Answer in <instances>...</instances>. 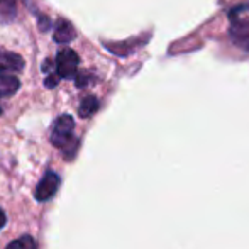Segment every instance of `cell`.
Returning <instances> with one entry per match:
<instances>
[{
	"mask_svg": "<svg viewBox=\"0 0 249 249\" xmlns=\"http://www.w3.org/2000/svg\"><path fill=\"white\" fill-rule=\"evenodd\" d=\"M58 83H59V76L56 75V71L48 73L46 78H44V87H46L48 90L56 89V87H58Z\"/></svg>",
	"mask_w": 249,
	"mask_h": 249,
	"instance_id": "5bb4252c",
	"label": "cell"
},
{
	"mask_svg": "<svg viewBox=\"0 0 249 249\" xmlns=\"http://www.w3.org/2000/svg\"><path fill=\"white\" fill-rule=\"evenodd\" d=\"M36 17H37V27H39V31L41 33H48L53 27V20L46 14H37Z\"/></svg>",
	"mask_w": 249,
	"mask_h": 249,
	"instance_id": "4fadbf2b",
	"label": "cell"
},
{
	"mask_svg": "<svg viewBox=\"0 0 249 249\" xmlns=\"http://www.w3.org/2000/svg\"><path fill=\"white\" fill-rule=\"evenodd\" d=\"M231 20H232L231 37H232L237 46L249 51V19H244L243 16H237V14L231 12Z\"/></svg>",
	"mask_w": 249,
	"mask_h": 249,
	"instance_id": "277c9868",
	"label": "cell"
},
{
	"mask_svg": "<svg viewBox=\"0 0 249 249\" xmlns=\"http://www.w3.org/2000/svg\"><path fill=\"white\" fill-rule=\"evenodd\" d=\"M0 114H2V108H0Z\"/></svg>",
	"mask_w": 249,
	"mask_h": 249,
	"instance_id": "e0dca14e",
	"label": "cell"
},
{
	"mask_svg": "<svg viewBox=\"0 0 249 249\" xmlns=\"http://www.w3.org/2000/svg\"><path fill=\"white\" fill-rule=\"evenodd\" d=\"M5 224H7V215H5V212L0 209V229H3V227H5Z\"/></svg>",
	"mask_w": 249,
	"mask_h": 249,
	"instance_id": "2e32d148",
	"label": "cell"
},
{
	"mask_svg": "<svg viewBox=\"0 0 249 249\" xmlns=\"http://www.w3.org/2000/svg\"><path fill=\"white\" fill-rule=\"evenodd\" d=\"M149 36H146L144 39L142 37H134V39H129V41H122V43H114V44H108V43H104V48L108 51H112L114 54L121 56V58H125V56H129L131 53H134L138 50L139 46H142V44H146L144 41L148 39Z\"/></svg>",
	"mask_w": 249,
	"mask_h": 249,
	"instance_id": "52a82bcc",
	"label": "cell"
},
{
	"mask_svg": "<svg viewBox=\"0 0 249 249\" xmlns=\"http://www.w3.org/2000/svg\"><path fill=\"white\" fill-rule=\"evenodd\" d=\"M54 61V71L59 76V80H70L76 75L80 66V56L71 48H63L58 51Z\"/></svg>",
	"mask_w": 249,
	"mask_h": 249,
	"instance_id": "7a4b0ae2",
	"label": "cell"
},
{
	"mask_svg": "<svg viewBox=\"0 0 249 249\" xmlns=\"http://www.w3.org/2000/svg\"><path fill=\"white\" fill-rule=\"evenodd\" d=\"M26 66V61L20 54L0 48V73L2 75H16Z\"/></svg>",
	"mask_w": 249,
	"mask_h": 249,
	"instance_id": "5b68a950",
	"label": "cell"
},
{
	"mask_svg": "<svg viewBox=\"0 0 249 249\" xmlns=\"http://www.w3.org/2000/svg\"><path fill=\"white\" fill-rule=\"evenodd\" d=\"M100 108V102L95 95H87L78 105V115L82 119H90Z\"/></svg>",
	"mask_w": 249,
	"mask_h": 249,
	"instance_id": "30bf717a",
	"label": "cell"
},
{
	"mask_svg": "<svg viewBox=\"0 0 249 249\" xmlns=\"http://www.w3.org/2000/svg\"><path fill=\"white\" fill-rule=\"evenodd\" d=\"M17 2L19 0H0V24H12L17 17ZM29 3L27 0H24Z\"/></svg>",
	"mask_w": 249,
	"mask_h": 249,
	"instance_id": "9c48e42d",
	"label": "cell"
},
{
	"mask_svg": "<svg viewBox=\"0 0 249 249\" xmlns=\"http://www.w3.org/2000/svg\"><path fill=\"white\" fill-rule=\"evenodd\" d=\"M76 39V29L70 20L58 19L54 24V33H53V41L56 44H70Z\"/></svg>",
	"mask_w": 249,
	"mask_h": 249,
	"instance_id": "8992f818",
	"label": "cell"
},
{
	"mask_svg": "<svg viewBox=\"0 0 249 249\" xmlns=\"http://www.w3.org/2000/svg\"><path fill=\"white\" fill-rule=\"evenodd\" d=\"M51 144L65 154L66 160H73L80 148V139L75 136V119L63 114L56 119L51 131Z\"/></svg>",
	"mask_w": 249,
	"mask_h": 249,
	"instance_id": "6da1fadb",
	"label": "cell"
},
{
	"mask_svg": "<svg viewBox=\"0 0 249 249\" xmlns=\"http://www.w3.org/2000/svg\"><path fill=\"white\" fill-rule=\"evenodd\" d=\"M73 78H75L76 89H85V87L93 85V82H95V75L92 71H76Z\"/></svg>",
	"mask_w": 249,
	"mask_h": 249,
	"instance_id": "8fae6325",
	"label": "cell"
},
{
	"mask_svg": "<svg viewBox=\"0 0 249 249\" xmlns=\"http://www.w3.org/2000/svg\"><path fill=\"white\" fill-rule=\"evenodd\" d=\"M41 71L44 73V75H48V73H51V71H54V61L53 59H44L43 61V65H41Z\"/></svg>",
	"mask_w": 249,
	"mask_h": 249,
	"instance_id": "9a60e30c",
	"label": "cell"
},
{
	"mask_svg": "<svg viewBox=\"0 0 249 249\" xmlns=\"http://www.w3.org/2000/svg\"><path fill=\"white\" fill-rule=\"evenodd\" d=\"M59 183H61V178L54 173V171H48L43 177V180L39 181V185L34 190V197H36L37 202H48L54 197V194L58 192Z\"/></svg>",
	"mask_w": 249,
	"mask_h": 249,
	"instance_id": "3957f363",
	"label": "cell"
},
{
	"mask_svg": "<svg viewBox=\"0 0 249 249\" xmlns=\"http://www.w3.org/2000/svg\"><path fill=\"white\" fill-rule=\"evenodd\" d=\"M5 249H37V246H36V241L31 236H22L19 239L12 241Z\"/></svg>",
	"mask_w": 249,
	"mask_h": 249,
	"instance_id": "7c38bea8",
	"label": "cell"
},
{
	"mask_svg": "<svg viewBox=\"0 0 249 249\" xmlns=\"http://www.w3.org/2000/svg\"><path fill=\"white\" fill-rule=\"evenodd\" d=\"M20 89V80L16 75H2L0 73V99H9L16 95Z\"/></svg>",
	"mask_w": 249,
	"mask_h": 249,
	"instance_id": "ba28073f",
	"label": "cell"
}]
</instances>
